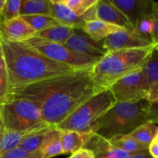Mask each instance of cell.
Returning <instances> with one entry per match:
<instances>
[{"label": "cell", "instance_id": "obj_1", "mask_svg": "<svg viewBox=\"0 0 158 158\" xmlns=\"http://www.w3.org/2000/svg\"><path fill=\"white\" fill-rule=\"evenodd\" d=\"M94 95L91 69H77L12 89L9 99L36 105L44 122L56 127Z\"/></svg>", "mask_w": 158, "mask_h": 158}, {"label": "cell", "instance_id": "obj_2", "mask_svg": "<svg viewBox=\"0 0 158 158\" xmlns=\"http://www.w3.org/2000/svg\"><path fill=\"white\" fill-rule=\"evenodd\" d=\"M2 48L9 92L16 88L77 70L50 60L24 42H10L2 36Z\"/></svg>", "mask_w": 158, "mask_h": 158}, {"label": "cell", "instance_id": "obj_3", "mask_svg": "<svg viewBox=\"0 0 158 158\" xmlns=\"http://www.w3.org/2000/svg\"><path fill=\"white\" fill-rule=\"evenodd\" d=\"M156 47L107 52L91 69L94 94L109 90L119 80L141 70Z\"/></svg>", "mask_w": 158, "mask_h": 158}, {"label": "cell", "instance_id": "obj_4", "mask_svg": "<svg viewBox=\"0 0 158 158\" xmlns=\"http://www.w3.org/2000/svg\"><path fill=\"white\" fill-rule=\"evenodd\" d=\"M149 106L146 100L116 102L99 120L95 134L106 140L117 135H129L139 126L150 122Z\"/></svg>", "mask_w": 158, "mask_h": 158}, {"label": "cell", "instance_id": "obj_5", "mask_svg": "<svg viewBox=\"0 0 158 158\" xmlns=\"http://www.w3.org/2000/svg\"><path fill=\"white\" fill-rule=\"evenodd\" d=\"M115 103L110 90L94 94L55 127L60 131L95 134L99 120Z\"/></svg>", "mask_w": 158, "mask_h": 158}, {"label": "cell", "instance_id": "obj_6", "mask_svg": "<svg viewBox=\"0 0 158 158\" xmlns=\"http://www.w3.org/2000/svg\"><path fill=\"white\" fill-rule=\"evenodd\" d=\"M0 116L6 131H23L44 122L38 106L24 99L8 100L0 106Z\"/></svg>", "mask_w": 158, "mask_h": 158}, {"label": "cell", "instance_id": "obj_7", "mask_svg": "<svg viewBox=\"0 0 158 158\" xmlns=\"http://www.w3.org/2000/svg\"><path fill=\"white\" fill-rule=\"evenodd\" d=\"M24 43L50 60L76 69H92L99 62L92 57L73 52L64 45L51 43L38 37H34Z\"/></svg>", "mask_w": 158, "mask_h": 158}, {"label": "cell", "instance_id": "obj_8", "mask_svg": "<svg viewBox=\"0 0 158 158\" xmlns=\"http://www.w3.org/2000/svg\"><path fill=\"white\" fill-rule=\"evenodd\" d=\"M109 90L117 103L145 100L148 86L143 70L123 77L113 84Z\"/></svg>", "mask_w": 158, "mask_h": 158}, {"label": "cell", "instance_id": "obj_9", "mask_svg": "<svg viewBox=\"0 0 158 158\" xmlns=\"http://www.w3.org/2000/svg\"><path fill=\"white\" fill-rule=\"evenodd\" d=\"M100 43L106 52L158 46V44L154 43L151 37L135 29H124L115 32L105 38Z\"/></svg>", "mask_w": 158, "mask_h": 158}, {"label": "cell", "instance_id": "obj_10", "mask_svg": "<svg viewBox=\"0 0 158 158\" xmlns=\"http://www.w3.org/2000/svg\"><path fill=\"white\" fill-rule=\"evenodd\" d=\"M114 6L127 17L134 29L145 19L151 16L158 2L153 0H110Z\"/></svg>", "mask_w": 158, "mask_h": 158}, {"label": "cell", "instance_id": "obj_11", "mask_svg": "<svg viewBox=\"0 0 158 158\" xmlns=\"http://www.w3.org/2000/svg\"><path fill=\"white\" fill-rule=\"evenodd\" d=\"M81 30L75 29L72 35L65 43L64 46L73 52L88 56L100 61L107 52L103 49L100 42H95Z\"/></svg>", "mask_w": 158, "mask_h": 158}, {"label": "cell", "instance_id": "obj_12", "mask_svg": "<svg viewBox=\"0 0 158 158\" xmlns=\"http://www.w3.org/2000/svg\"><path fill=\"white\" fill-rule=\"evenodd\" d=\"M94 18L125 29L134 28L123 12L111 3L110 0H98L94 6Z\"/></svg>", "mask_w": 158, "mask_h": 158}, {"label": "cell", "instance_id": "obj_13", "mask_svg": "<svg viewBox=\"0 0 158 158\" xmlns=\"http://www.w3.org/2000/svg\"><path fill=\"white\" fill-rule=\"evenodd\" d=\"M0 31L7 40L18 43L31 40L35 37L36 34L32 26L21 16L5 22Z\"/></svg>", "mask_w": 158, "mask_h": 158}, {"label": "cell", "instance_id": "obj_14", "mask_svg": "<svg viewBox=\"0 0 158 158\" xmlns=\"http://www.w3.org/2000/svg\"><path fill=\"white\" fill-rule=\"evenodd\" d=\"M148 91L145 100L149 103L158 102V47H156L142 69Z\"/></svg>", "mask_w": 158, "mask_h": 158}, {"label": "cell", "instance_id": "obj_15", "mask_svg": "<svg viewBox=\"0 0 158 158\" xmlns=\"http://www.w3.org/2000/svg\"><path fill=\"white\" fill-rule=\"evenodd\" d=\"M84 148L90 150L94 158H129L132 156L114 148L109 140L96 134L88 140Z\"/></svg>", "mask_w": 158, "mask_h": 158}, {"label": "cell", "instance_id": "obj_16", "mask_svg": "<svg viewBox=\"0 0 158 158\" xmlns=\"http://www.w3.org/2000/svg\"><path fill=\"white\" fill-rule=\"evenodd\" d=\"M52 15L59 25L72 27L74 29H82L86 22L84 16H77L60 0H51Z\"/></svg>", "mask_w": 158, "mask_h": 158}, {"label": "cell", "instance_id": "obj_17", "mask_svg": "<svg viewBox=\"0 0 158 158\" xmlns=\"http://www.w3.org/2000/svg\"><path fill=\"white\" fill-rule=\"evenodd\" d=\"M50 127L48 123L43 122L33 127L23 131H6L0 141V157L9 151L18 148L22 140L29 135Z\"/></svg>", "mask_w": 158, "mask_h": 158}, {"label": "cell", "instance_id": "obj_18", "mask_svg": "<svg viewBox=\"0 0 158 158\" xmlns=\"http://www.w3.org/2000/svg\"><path fill=\"white\" fill-rule=\"evenodd\" d=\"M121 27L97 19L87 20L84 23L82 31L95 42L100 43L110 35L124 30Z\"/></svg>", "mask_w": 158, "mask_h": 158}, {"label": "cell", "instance_id": "obj_19", "mask_svg": "<svg viewBox=\"0 0 158 158\" xmlns=\"http://www.w3.org/2000/svg\"><path fill=\"white\" fill-rule=\"evenodd\" d=\"M41 158H52L63 154L60 131L50 127L46 132L40 149Z\"/></svg>", "mask_w": 158, "mask_h": 158}, {"label": "cell", "instance_id": "obj_20", "mask_svg": "<svg viewBox=\"0 0 158 158\" xmlns=\"http://www.w3.org/2000/svg\"><path fill=\"white\" fill-rule=\"evenodd\" d=\"M63 154H74L84 148L94 133H80L77 131H60Z\"/></svg>", "mask_w": 158, "mask_h": 158}, {"label": "cell", "instance_id": "obj_21", "mask_svg": "<svg viewBox=\"0 0 158 158\" xmlns=\"http://www.w3.org/2000/svg\"><path fill=\"white\" fill-rule=\"evenodd\" d=\"M108 140L114 148L131 155L148 153V145L141 144L129 135H117L111 137Z\"/></svg>", "mask_w": 158, "mask_h": 158}, {"label": "cell", "instance_id": "obj_22", "mask_svg": "<svg viewBox=\"0 0 158 158\" xmlns=\"http://www.w3.org/2000/svg\"><path fill=\"white\" fill-rule=\"evenodd\" d=\"M23 15H52L51 0H23L19 16Z\"/></svg>", "mask_w": 158, "mask_h": 158}, {"label": "cell", "instance_id": "obj_23", "mask_svg": "<svg viewBox=\"0 0 158 158\" xmlns=\"http://www.w3.org/2000/svg\"><path fill=\"white\" fill-rule=\"evenodd\" d=\"M75 29L73 28L59 25L55 27L36 32L35 37L43 39L51 43L64 45L68 39L73 33Z\"/></svg>", "mask_w": 158, "mask_h": 158}, {"label": "cell", "instance_id": "obj_24", "mask_svg": "<svg viewBox=\"0 0 158 158\" xmlns=\"http://www.w3.org/2000/svg\"><path fill=\"white\" fill-rule=\"evenodd\" d=\"M158 135V127L157 124L147 122L136 128L129 134L136 141L143 145H149L153 139Z\"/></svg>", "mask_w": 158, "mask_h": 158}, {"label": "cell", "instance_id": "obj_25", "mask_svg": "<svg viewBox=\"0 0 158 158\" xmlns=\"http://www.w3.org/2000/svg\"><path fill=\"white\" fill-rule=\"evenodd\" d=\"M49 128V127L36 131V132L26 137V138L22 140L18 148H21L22 150L29 154H34V153L40 151L43 138H44Z\"/></svg>", "mask_w": 158, "mask_h": 158}, {"label": "cell", "instance_id": "obj_26", "mask_svg": "<svg viewBox=\"0 0 158 158\" xmlns=\"http://www.w3.org/2000/svg\"><path fill=\"white\" fill-rule=\"evenodd\" d=\"M26 20L36 32L59 26V23L51 16L46 15H23L21 16Z\"/></svg>", "mask_w": 158, "mask_h": 158}, {"label": "cell", "instance_id": "obj_27", "mask_svg": "<svg viewBox=\"0 0 158 158\" xmlns=\"http://www.w3.org/2000/svg\"><path fill=\"white\" fill-rule=\"evenodd\" d=\"M77 16H83L97 4L98 0H60Z\"/></svg>", "mask_w": 158, "mask_h": 158}, {"label": "cell", "instance_id": "obj_28", "mask_svg": "<svg viewBox=\"0 0 158 158\" xmlns=\"http://www.w3.org/2000/svg\"><path fill=\"white\" fill-rule=\"evenodd\" d=\"M20 5L21 0H5L2 12L4 23L19 16Z\"/></svg>", "mask_w": 158, "mask_h": 158}, {"label": "cell", "instance_id": "obj_29", "mask_svg": "<svg viewBox=\"0 0 158 158\" xmlns=\"http://www.w3.org/2000/svg\"><path fill=\"white\" fill-rule=\"evenodd\" d=\"M9 86L7 72L4 60L0 63V106L4 104L9 98Z\"/></svg>", "mask_w": 158, "mask_h": 158}, {"label": "cell", "instance_id": "obj_30", "mask_svg": "<svg viewBox=\"0 0 158 158\" xmlns=\"http://www.w3.org/2000/svg\"><path fill=\"white\" fill-rule=\"evenodd\" d=\"M36 153V152H35ZM35 154V153H34ZM34 154H29L19 148H15L14 149L5 153L0 158H29Z\"/></svg>", "mask_w": 158, "mask_h": 158}, {"label": "cell", "instance_id": "obj_31", "mask_svg": "<svg viewBox=\"0 0 158 158\" xmlns=\"http://www.w3.org/2000/svg\"><path fill=\"white\" fill-rule=\"evenodd\" d=\"M148 154L152 158H158V135L148 145Z\"/></svg>", "mask_w": 158, "mask_h": 158}, {"label": "cell", "instance_id": "obj_32", "mask_svg": "<svg viewBox=\"0 0 158 158\" xmlns=\"http://www.w3.org/2000/svg\"><path fill=\"white\" fill-rule=\"evenodd\" d=\"M69 158H94V153L89 149L83 148L80 151H77L74 154H71Z\"/></svg>", "mask_w": 158, "mask_h": 158}, {"label": "cell", "instance_id": "obj_33", "mask_svg": "<svg viewBox=\"0 0 158 158\" xmlns=\"http://www.w3.org/2000/svg\"><path fill=\"white\" fill-rule=\"evenodd\" d=\"M4 2H5V0H0V30H1L2 27L3 26V23H4V21H3V19H2V13Z\"/></svg>", "mask_w": 158, "mask_h": 158}, {"label": "cell", "instance_id": "obj_34", "mask_svg": "<svg viewBox=\"0 0 158 158\" xmlns=\"http://www.w3.org/2000/svg\"><path fill=\"white\" fill-rule=\"evenodd\" d=\"M5 131H6V128H5L4 123H3L2 120V117L1 116H0V141H1L3 135H4Z\"/></svg>", "mask_w": 158, "mask_h": 158}, {"label": "cell", "instance_id": "obj_35", "mask_svg": "<svg viewBox=\"0 0 158 158\" xmlns=\"http://www.w3.org/2000/svg\"><path fill=\"white\" fill-rule=\"evenodd\" d=\"M129 158H152L148 153L147 154H136V155L131 156Z\"/></svg>", "mask_w": 158, "mask_h": 158}, {"label": "cell", "instance_id": "obj_36", "mask_svg": "<svg viewBox=\"0 0 158 158\" xmlns=\"http://www.w3.org/2000/svg\"><path fill=\"white\" fill-rule=\"evenodd\" d=\"M2 32L0 31V63L3 60V53H2Z\"/></svg>", "mask_w": 158, "mask_h": 158}, {"label": "cell", "instance_id": "obj_37", "mask_svg": "<svg viewBox=\"0 0 158 158\" xmlns=\"http://www.w3.org/2000/svg\"><path fill=\"white\" fill-rule=\"evenodd\" d=\"M29 158H41V153H40V151H38V152L35 153L32 157Z\"/></svg>", "mask_w": 158, "mask_h": 158}]
</instances>
